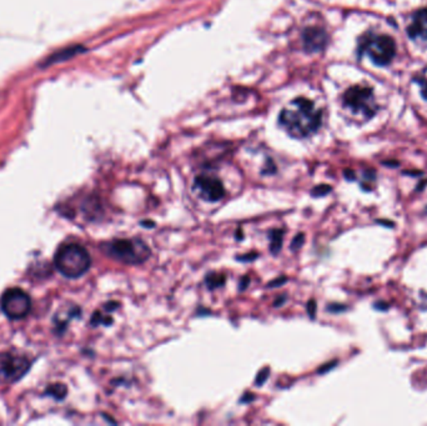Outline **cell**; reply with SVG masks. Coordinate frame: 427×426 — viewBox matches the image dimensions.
Masks as SVG:
<instances>
[{
	"instance_id": "1",
	"label": "cell",
	"mask_w": 427,
	"mask_h": 426,
	"mask_svg": "<svg viewBox=\"0 0 427 426\" xmlns=\"http://www.w3.org/2000/svg\"><path fill=\"white\" fill-rule=\"evenodd\" d=\"M281 127L296 139L307 138L321 127L322 113L311 100L298 98L281 110L279 116Z\"/></svg>"
},
{
	"instance_id": "2",
	"label": "cell",
	"mask_w": 427,
	"mask_h": 426,
	"mask_svg": "<svg viewBox=\"0 0 427 426\" xmlns=\"http://www.w3.org/2000/svg\"><path fill=\"white\" fill-rule=\"evenodd\" d=\"M54 264L59 273L66 278L77 279L89 270L91 259L88 250L82 245L66 244L57 250Z\"/></svg>"
},
{
	"instance_id": "3",
	"label": "cell",
	"mask_w": 427,
	"mask_h": 426,
	"mask_svg": "<svg viewBox=\"0 0 427 426\" xmlns=\"http://www.w3.org/2000/svg\"><path fill=\"white\" fill-rule=\"evenodd\" d=\"M105 253L128 265H136L147 261L150 256V249L140 239H115L102 245Z\"/></svg>"
},
{
	"instance_id": "4",
	"label": "cell",
	"mask_w": 427,
	"mask_h": 426,
	"mask_svg": "<svg viewBox=\"0 0 427 426\" xmlns=\"http://www.w3.org/2000/svg\"><path fill=\"white\" fill-rule=\"evenodd\" d=\"M358 51L367 54L376 65H388L395 57L396 44L391 37L367 33L360 39Z\"/></svg>"
},
{
	"instance_id": "5",
	"label": "cell",
	"mask_w": 427,
	"mask_h": 426,
	"mask_svg": "<svg viewBox=\"0 0 427 426\" xmlns=\"http://www.w3.org/2000/svg\"><path fill=\"white\" fill-rule=\"evenodd\" d=\"M344 105L354 114L363 115L365 119L372 118L379 109L372 89L361 85L352 87L345 93Z\"/></svg>"
},
{
	"instance_id": "6",
	"label": "cell",
	"mask_w": 427,
	"mask_h": 426,
	"mask_svg": "<svg viewBox=\"0 0 427 426\" xmlns=\"http://www.w3.org/2000/svg\"><path fill=\"white\" fill-rule=\"evenodd\" d=\"M1 310L7 315L8 318L17 319L24 318L30 312L32 301L29 295L18 287H12L3 294L0 300Z\"/></svg>"
},
{
	"instance_id": "7",
	"label": "cell",
	"mask_w": 427,
	"mask_h": 426,
	"mask_svg": "<svg viewBox=\"0 0 427 426\" xmlns=\"http://www.w3.org/2000/svg\"><path fill=\"white\" fill-rule=\"evenodd\" d=\"M194 191L205 202L215 203L225 197V188L220 179L208 175H199L194 180Z\"/></svg>"
},
{
	"instance_id": "8",
	"label": "cell",
	"mask_w": 427,
	"mask_h": 426,
	"mask_svg": "<svg viewBox=\"0 0 427 426\" xmlns=\"http://www.w3.org/2000/svg\"><path fill=\"white\" fill-rule=\"evenodd\" d=\"M29 369V362L26 357L1 354L0 355V378L13 382L24 375Z\"/></svg>"
},
{
	"instance_id": "9",
	"label": "cell",
	"mask_w": 427,
	"mask_h": 426,
	"mask_svg": "<svg viewBox=\"0 0 427 426\" xmlns=\"http://www.w3.org/2000/svg\"><path fill=\"white\" fill-rule=\"evenodd\" d=\"M408 34L410 38L427 42V8L415 14L412 23L408 28Z\"/></svg>"
},
{
	"instance_id": "10",
	"label": "cell",
	"mask_w": 427,
	"mask_h": 426,
	"mask_svg": "<svg viewBox=\"0 0 427 426\" xmlns=\"http://www.w3.org/2000/svg\"><path fill=\"white\" fill-rule=\"evenodd\" d=\"M326 40H327L326 33L319 28H309L304 33V44L307 51H321L325 46Z\"/></svg>"
},
{
	"instance_id": "11",
	"label": "cell",
	"mask_w": 427,
	"mask_h": 426,
	"mask_svg": "<svg viewBox=\"0 0 427 426\" xmlns=\"http://www.w3.org/2000/svg\"><path fill=\"white\" fill-rule=\"evenodd\" d=\"M284 239V230L274 229L270 233V250L273 254H279L282 247Z\"/></svg>"
},
{
	"instance_id": "12",
	"label": "cell",
	"mask_w": 427,
	"mask_h": 426,
	"mask_svg": "<svg viewBox=\"0 0 427 426\" xmlns=\"http://www.w3.org/2000/svg\"><path fill=\"white\" fill-rule=\"evenodd\" d=\"M225 283H226V275H224V274H208V276L205 279V285L208 287L209 290H214V289H217V287H224Z\"/></svg>"
},
{
	"instance_id": "13",
	"label": "cell",
	"mask_w": 427,
	"mask_h": 426,
	"mask_svg": "<svg viewBox=\"0 0 427 426\" xmlns=\"http://www.w3.org/2000/svg\"><path fill=\"white\" fill-rule=\"evenodd\" d=\"M332 188L330 185H318V186L314 188L313 191H311V195L316 197H325L326 194H329Z\"/></svg>"
},
{
	"instance_id": "14",
	"label": "cell",
	"mask_w": 427,
	"mask_h": 426,
	"mask_svg": "<svg viewBox=\"0 0 427 426\" xmlns=\"http://www.w3.org/2000/svg\"><path fill=\"white\" fill-rule=\"evenodd\" d=\"M269 375H270V368H264L260 370V373L256 376V387H262V384L268 380Z\"/></svg>"
},
{
	"instance_id": "15",
	"label": "cell",
	"mask_w": 427,
	"mask_h": 426,
	"mask_svg": "<svg viewBox=\"0 0 427 426\" xmlns=\"http://www.w3.org/2000/svg\"><path fill=\"white\" fill-rule=\"evenodd\" d=\"M419 84H420L422 96L427 100V70L422 71V74L419 77Z\"/></svg>"
},
{
	"instance_id": "16",
	"label": "cell",
	"mask_w": 427,
	"mask_h": 426,
	"mask_svg": "<svg viewBox=\"0 0 427 426\" xmlns=\"http://www.w3.org/2000/svg\"><path fill=\"white\" fill-rule=\"evenodd\" d=\"M304 242H305V236H304L302 233H300V234H298V236L293 238V240L291 242L290 248H291V250H299V249L302 247Z\"/></svg>"
},
{
	"instance_id": "17",
	"label": "cell",
	"mask_w": 427,
	"mask_h": 426,
	"mask_svg": "<svg viewBox=\"0 0 427 426\" xmlns=\"http://www.w3.org/2000/svg\"><path fill=\"white\" fill-rule=\"evenodd\" d=\"M307 312H309L310 318L315 319V315H316V301L315 300H310L307 303Z\"/></svg>"
},
{
	"instance_id": "18",
	"label": "cell",
	"mask_w": 427,
	"mask_h": 426,
	"mask_svg": "<svg viewBox=\"0 0 427 426\" xmlns=\"http://www.w3.org/2000/svg\"><path fill=\"white\" fill-rule=\"evenodd\" d=\"M259 254L257 253H249V254L239 255L236 259L239 261H253L257 259Z\"/></svg>"
},
{
	"instance_id": "19",
	"label": "cell",
	"mask_w": 427,
	"mask_h": 426,
	"mask_svg": "<svg viewBox=\"0 0 427 426\" xmlns=\"http://www.w3.org/2000/svg\"><path fill=\"white\" fill-rule=\"evenodd\" d=\"M287 276H285V275H282L280 278H278V279L274 280V281H271V283L269 284V287H280V285H282V284H284V283H287Z\"/></svg>"
},
{
	"instance_id": "20",
	"label": "cell",
	"mask_w": 427,
	"mask_h": 426,
	"mask_svg": "<svg viewBox=\"0 0 427 426\" xmlns=\"http://www.w3.org/2000/svg\"><path fill=\"white\" fill-rule=\"evenodd\" d=\"M119 305H120V304L116 303V301H109V303H107V304L104 305V309H105L107 312H113L115 309H118Z\"/></svg>"
},
{
	"instance_id": "21",
	"label": "cell",
	"mask_w": 427,
	"mask_h": 426,
	"mask_svg": "<svg viewBox=\"0 0 427 426\" xmlns=\"http://www.w3.org/2000/svg\"><path fill=\"white\" fill-rule=\"evenodd\" d=\"M327 310H330L332 312H344L346 310V306L338 305V304H331V305L327 306Z\"/></svg>"
},
{
	"instance_id": "22",
	"label": "cell",
	"mask_w": 427,
	"mask_h": 426,
	"mask_svg": "<svg viewBox=\"0 0 427 426\" xmlns=\"http://www.w3.org/2000/svg\"><path fill=\"white\" fill-rule=\"evenodd\" d=\"M249 276H244V278H242V280H240V283H239V290H242H242H245V289L248 287V285H249Z\"/></svg>"
},
{
	"instance_id": "23",
	"label": "cell",
	"mask_w": 427,
	"mask_h": 426,
	"mask_svg": "<svg viewBox=\"0 0 427 426\" xmlns=\"http://www.w3.org/2000/svg\"><path fill=\"white\" fill-rule=\"evenodd\" d=\"M375 306V309H379V310H388L389 309L390 305L388 303H383V301H379V303H375L374 304Z\"/></svg>"
},
{
	"instance_id": "24",
	"label": "cell",
	"mask_w": 427,
	"mask_h": 426,
	"mask_svg": "<svg viewBox=\"0 0 427 426\" xmlns=\"http://www.w3.org/2000/svg\"><path fill=\"white\" fill-rule=\"evenodd\" d=\"M336 364H338V362H332V363L326 364V365H324V368H321V369L319 370V374H322V373H326L327 370L332 369Z\"/></svg>"
},
{
	"instance_id": "25",
	"label": "cell",
	"mask_w": 427,
	"mask_h": 426,
	"mask_svg": "<svg viewBox=\"0 0 427 426\" xmlns=\"http://www.w3.org/2000/svg\"><path fill=\"white\" fill-rule=\"evenodd\" d=\"M254 399H255V395L246 393V394L242 395V401H244V402H249V401H253Z\"/></svg>"
},
{
	"instance_id": "26",
	"label": "cell",
	"mask_w": 427,
	"mask_h": 426,
	"mask_svg": "<svg viewBox=\"0 0 427 426\" xmlns=\"http://www.w3.org/2000/svg\"><path fill=\"white\" fill-rule=\"evenodd\" d=\"M285 300H287V296H285V295H281L280 298H279V299L275 301V308H279V306H280L282 303H285Z\"/></svg>"
},
{
	"instance_id": "27",
	"label": "cell",
	"mask_w": 427,
	"mask_h": 426,
	"mask_svg": "<svg viewBox=\"0 0 427 426\" xmlns=\"http://www.w3.org/2000/svg\"><path fill=\"white\" fill-rule=\"evenodd\" d=\"M141 225L143 227H145L147 229H152V228H155V223L154 222H149V220H145V222H141Z\"/></svg>"
},
{
	"instance_id": "28",
	"label": "cell",
	"mask_w": 427,
	"mask_h": 426,
	"mask_svg": "<svg viewBox=\"0 0 427 426\" xmlns=\"http://www.w3.org/2000/svg\"><path fill=\"white\" fill-rule=\"evenodd\" d=\"M345 175H346V179H349V180H354L355 179V174L352 170H345Z\"/></svg>"
}]
</instances>
